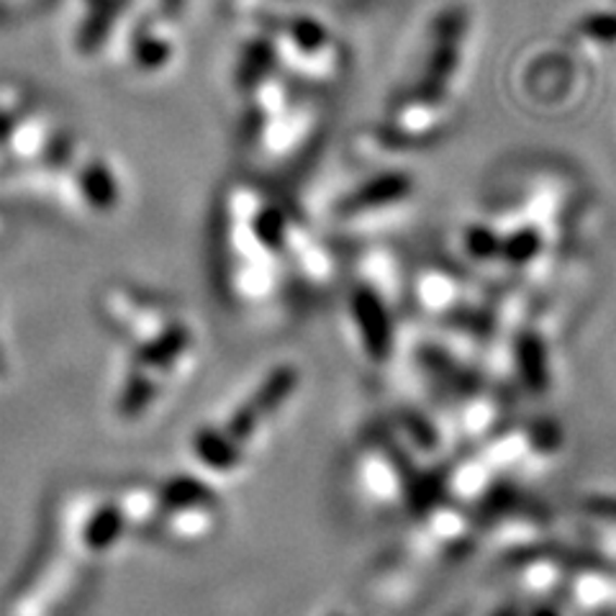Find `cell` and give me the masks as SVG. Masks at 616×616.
Here are the masks:
<instances>
[{"instance_id": "cell-1", "label": "cell", "mask_w": 616, "mask_h": 616, "mask_svg": "<svg viewBox=\"0 0 616 616\" xmlns=\"http://www.w3.org/2000/svg\"><path fill=\"white\" fill-rule=\"evenodd\" d=\"M122 316L131 350L118 386L116 414L139 422L154 414L162 401L186 384L198 360V331L188 316L165 299L139 290H124Z\"/></svg>"}, {"instance_id": "cell-2", "label": "cell", "mask_w": 616, "mask_h": 616, "mask_svg": "<svg viewBox=\"0 0 616 616\" xmlns=\"http://www.w3.org/2000/svg\"><path fill=\"white\" fill-rule=\"evenodd\" d=\"M301 388V367L273 365L250 388L229 401L222 414L196 429L190 439L196 465L205 478H234L267 442Z\"/></svg>"}, {"instance_id": "cell-3", "label": "cell", "mask_w": 616, "mask_h": 616, "mask_svg": "<svg viewBox=\"0 0 616 616\" xmlns=\"http://www.w3.org/2000/svg\"><path fill=\"white\" fill-rule=\"evenodd\" d=\"M152 529L175 542H201L222 521V499H218L203 473H178L154 486Z\"/></svg>"}, {"instance_id": "cell-4", "label": "cell", "mask_w": 616, "mask_h": 616, "mask_svg": "<svg viewBox=\"0 0 616 616\" xmlns=\"http://www.w3.org/2000/svg\"><path fill=\"white\" fill-rule=\"evenodd\" d=\"M352 327H355L360 350L370 363L380 365L393 355V296L380 293L378 280L365 275L352 286Z\"/></svg>"}, {"instance_id": "cell-5", "label": "cell", "mask_w": 616, "mask_h": 616, "mask_svg": "<svg viewBox=\"0 0 616 616\" xmlns=\"http://www.w3.org/2000/svg\"><path fill=\"white\" fill-rule=\"evenodd\" d=\"M134 524V516L126 504H113V501H105V504L96 506V512L88 516L83 527V544L90 552H109L116 548L118 542L124 540L129 527Z\"/></svg>"}, {"instance_id": "cell-6", "label": "cell", "mask_w": 616, "mask_h": 616, "mask_svg": "<svg viewBox=\"0 0 616 616\" xmlns=\"http://www.w3.org/2000/svg\"><path fill=\"white\" fill-rule=\"evenodd\" d=\"M329 616H347V614H329Z\"/></svg>"}, {"instance_id": "cell-7", "label": "cell", "mask_w": 616, "mask_h": 616, "mask_svg": "<svg viewBox=\"0 0 616 616\" xmlns=\"http://www.w3.org/2000/svg\"><path fill=\"white\" fill-rule=\"evenodd\" d=\"M0 367H3V360H0Z\"/></svg>"}]
</instances>
